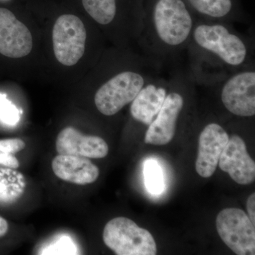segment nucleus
Segmentation results:
<instances>
[{
    "label": "nucleus",
    "instance_id": "f257e3e1",
    "mask_svg": "<svg viewBox=\"0 0 255 255\" xmlns=\"http://www.w3.org/2000/svg\"><path fill=\"white\" fill-rule=\"evenodd\" d=\"M196 19L184 0H153L142 8L139 50L164 68L175 66L185 60Z\"/></svg>",
    "mask_w": 255,
    "mask_h": 255
},
{
    "label": "nucleus",
    "instance_id": "f03ea898",
    "mask_svg": "<svg viewBox=\"0 0 255 255\" xmlns=\"http://www.w3.org/2000/svg\"><path fill=\"white\" fill-rule=\"evenodd\" d=\"M233 23L197 18L187 52L233 71L255 63V40Z\"/></svg>",
    "mask_w": 255,
    "mask_h": 255
},
{
    "label": "nucleus",
    "instance_id": "7ed1b4c3",
    "mask_svg": "<svg viewBox=\"0 0 255 255\" xmlns=\"http://www.w3.org/2000/svg\"><path fill=\"white\" fill-rule=\"evenodd\" d=\"M166 70L139 50L128 67L121 69L99 87L94 99L96 108L106 117L116 115L131 103L147 82Z\"/></svg>",
    "mask_w": 255,
    "mask_h": 255
},
{
    "label": "nucleus",
    "instance_id": "20e7f679",
    "mask_svg": "<svg viewBox=\"0 0 255 255\" xmlns=\"http://www.w3.org/2000/svg\"><path fill=\"white\" fill-rule=\"evenodd\" d=\"M206 86L219 90L221 103L230 114L249 118L255 115V65L233 70Z\"/></svg>",
    "mask_w": 255,
    "mask_h": 255
},
{
    "label": "nucleus",
    "instance_id": "39448f33",
    "mask_svg": "<svg viewBox=\"0 0 255 255\" xmlns=\"http://www.w3.org/2000/svg\"><path fill=\"white\" fill-rule=\"evenodd\" d=\"M103 241L117 255L157 254V246L151 233L128 218L117 217L109 221L104 229Z\"/></svg>",
    "mask_w": 255,
    "mask_h": 255
},
{
    "label": "nucleus",
    "instance_id": "423d86ee",
    "mask_svg": "<svg viewBox=\"0 0 255 255\" xmlns=\"http://www.w3.org/2000/svg\"><path fill=\"white\" fill-rule=\"evenodd\" d=\"M52 38L55 56L59 63L65 66H73L83 56L87 31L78 16L64 14L57 18Z\"/></svg>",
    "mask_w": 255,
    "mask_h": 255
},
{
    "label": "nucleus",
    "instance_id": "0eeeda50",
    "mask_svg": "<svg viewBox=\"0 0 255 255\" xmlns=\"http://www.w3.org/2000/svg\"><path fill=\"white\" fill-rule=\"evenodd\" d=\"M216 223L220 237L233 253L255 255V226L244 211L237 208L223 209L218 214Z\"/></svg>",
    "mask_w": 255,
    "mask_h": 255
},
{
    "label": "nucleus",
    "instance_id": "6e6552de",
    "mask_svg": "<svg viewBox=\"0 0 255 255\" xmlns=\"http://www.w3.org/2000/svg\"><path fill=\"white\" fill-rule=\"evenodd\" d=\"M170 82V68L167 75L164 71L147 82L130 103L132 119L148 127L163 105Z\"/></svg>",
    "mask_w": 255,
    "mask_h": 255
},
{
    "label": "nucleus",
    "instance_id": "1a4fd4ad",
    "mask_svg": "<svg viewBox=\"0 0 255 255\" xmlns=\"http://www.w3.org/2000/svg\"><path fill=\"white\" fill-rule=\"evenodd\" d=\"M33 38L27 26L5 8H0V53L20 58L31 53Z\"/></svg>",
    "mask_w": 255,
    "mask_h": 255
},
{
    "label": "nucleus",
    "instance_id": "9d476101",
    "mask_svg": "<svg viewBox=\"0 0 255 255\" xmlns=\"http://www.w3.org/2000/svg\"><path fill=\"white\" fill-rule=\"evenodd\" d=\"M229 137L224 128L216 122L208 124L201 130L195 165L201 177L209 178L214 174Z\"/></svg>",
    "mask_w": 255,
    "mask_h": 255
},
{
    "label": "nucleus",
    "instance_id": "9b49d317",
    "mask_svg": "<svg viewBox=\"0 0 255 255\" xmlns=\"http://www.w3.org/2000/svg\"><path fill=\"white\" fill-rule=\"evenodd\" d=\"M219 167L233 180L248 185L255 179V163L248 154L246 142L239 135H233L223 149L219 161Z\"/></svg>",
    "mask_w": 255,
    "mask_h": 255
},
{
    "label": "nucleus",
    "instance_id": "f8f14e48",
    "mask_svg": "<svg viewBox=\"0 0 255 255\" xmlns=\"http://www.w3.org/2000/svg\"><path fill=\"white\" fill-rule=\"evenodd\" d=\"M60 155L79 156L87 158H104L108 155L109 146L101 137L85 135L73 127H67L58 134L55 142Z\"/></svg>",
    "mask_w": 255,
    "mask_h": 255
},
{
    "label": "nucleus",
    "instance_id": "ddd939ff",
    "mask_svg": "<svg viewBox=\"0 0 255 255\" xmlns=\"http://www.w3.org/2000/svg\"><path fill=\"white\" fill-rule=\"evenodd\" d=\"M52 169L62 180L78 185H86L97 181L100 169L85 157L60 155L53 159Z\"/></svg>",
    "mask_w": 255,
    "mask_h": 255
},
{
    "label": "nucleus",
    "instance_id": "4468645a",
    "mask_svg": "<svg viewBox=\"0 0 255 255\" xmlns=\"http://www.w3.org/2000/svg\"><path fill=\"white\" fill-rule=\"evenodd\" d=\"M197 18L225 22H243L233 0H184Z\"/></svg>",
    "mask_w": 255,
    "mask_h": 255
},
{
    "label": "nucleus",
    "instance_id": "2eb2a0df",
    "mask_svg": "<svg viewBox=\"0 0 255 255\" xmlns=\"http://www.w3.org/2000/svg\"><path fill=\"white\" fill-rule=\"evenodd\" d=\"M85 11L102 26L113 24L118 14L117 0H82Z\"/></svg>",
    "mask_w": 255,
    "mask_h": 255
},
{
    "label": "nucleus",
    "instance_id": "dca6fc26",
    "mask_svg": "<svg viewBox=\"0 0 255 255\" xmlns=\"http://www.w3.org/2000/svg\"><path fill=\"white\" fill-rule=\"evenodd\" d=\"M16 173L11 169H0V202H11L22 193V179Z\"/></svg>",
    "mask_w": 255,
    "mask_h": 255
},
{
    "label": "nucleus",
    "instance_id": "f3484780",
    "mask_svg": "<svg viewBox=\"0 0 255 255\" xmlns=\"http://www.w3.org/2000/svg\"><path fill=\"white\" fill-rule=\"evenodd\" d=\"M144 178L146 189L152 195H159L164 191V184L162 168L154 159H147L144 163Z\"/></svg>",
    "mask_w": 255,
    "mask_h": 255
},
{
    "label": "nucleus",
    "instance_id": "a211bd4d",
    "mask_svg": "<svg viewBox=\"0 0 255 255\" xmlns=\"http://www.w3.org/2000/svg\"><path fill=\"white\" fill-rule=\"evenodd\" d=\"M25 146V142L19 138L0 140V165L9 169L18 168L19 162L14 154L22 150Z\"/></svg>",
    "mask_w": 255,
    "mask_h": 255
},
{
    "label": "nucleus",
    "instance_id": "6ab92c4d",
    "mask_svg": "<svg viewBox=\"0 0 255 255\" xmlns=\"http://www.w3.org/2000/svg\"><path fill=\"white\" fill-rule=\"evenodd\" d=\"M19 119V112L16 106L6 98V95L0 93V121L6 125L15 126Z\"/></svg>",
    "mask_w": 255,
    "mask_h": 255
},
{
    "label": "nucleus",
    "instance_id": "aec40b11",
    "mask_svg": "<svg viewBox=\"0 0 255 255\" xmlns=\"http://www.w3.org/2000/svg\"><path fill=\"white\" fill-rule=\"evenodd\" d=\"M77 253L75 243L68 236L56 240L42 251L43 255H75Z\"/></svg>",
    "mask_w": 255,
    "mask_h": 255
},
{
    "label": "nucleus",
    "instance_id": "412c9836",
    "mask_svg": "<svg viewBox=\"0 0 255 255\" xmlns=\"http://www.w3.org/2000/svg\"><path fill=\"white\" fill-rule=\"evenodd\" d=\"M247 209H248V217L251 222L255 226V194L253 193L248 197L247 201Z\"/></svg>",
    "mask_w": 255,
    "mask_h": 255
},
{
    "label": "nucleus",
    "instance_id": "4be33fe9",
    "mask_svg": "<svg viewBox=\"0 0 255 255\" xmlns=\"http://www.w3.org/2000/svg\"><path fill=\"white\" fill-rule=\"evenodd\" d=\"M9 225L4 218L0 216V238L3 237L8 232Z\"/></svg>",
    "mask_w": 255,
    "mask_h": 255
}]
</instances>
